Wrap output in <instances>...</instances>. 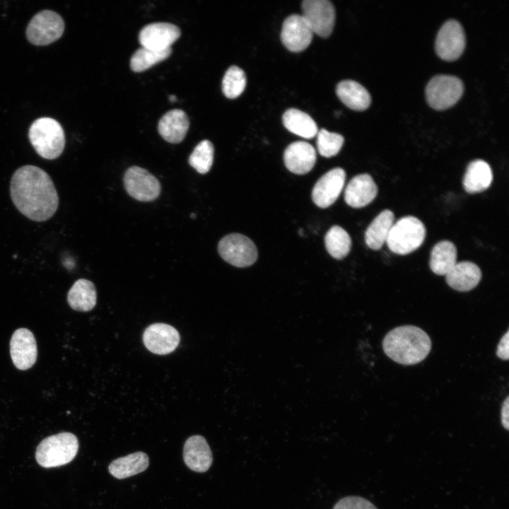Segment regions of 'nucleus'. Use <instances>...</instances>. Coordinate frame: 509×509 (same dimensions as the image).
<instances>
[{"mask_svg": "<svg viewBox=\"0 0 509 509\" xmlns=\"http://www.w3.org/2000/svg\"><path fill=\"white\" fill-rule=\"evenodd\" d=\"M466 45L465 34L461 24L455 20L446 21L439 30L435 49L440 58L452 62L463 53Z\"/></svg>", "mask_w": 509, "mask_h": 509, "instance_id": "nucleus-11", "label": "nucleus"}, {"mask_svg": "<svg viewBox=\"0 0 509 509\" xmlns=\"http://www.w3.org/2000/svg\"><path fill=\"white\" fill-rule=\"evenodd\" d=\"M509 332L508 330L502 337L497 346L496 356L503 360L508 361L509 358Z\"/></svg>", "mask_w": 509, "mask_h": 509, "instance_id": "nucleus-35", "label": "nucleus"}, {"mask_svg": "<svg viewBox=\"0 0 509 509\" xmlns=\"http://www.w3.org/2000/svg\"><path fill=\"white\" fill-rule=\"evenodd\" d=\"M96 289L89 280L80 279L76 281L67 294L69 306L74 310L88 312L96 304Z\"/></svg>", "mask_w": 509, "mask_h": 509, "instance_id": "nucleus-25", "label": "nucleus"}, {"mask_svg": "<svg viewBox=\"0 0 509 509\" xmlns=\"http://www.w3.org/2000/svg\"><path fill=\"white\" fill-rule=\"evenodd\" d=\"M189 126L187 114L182 110L175 109L168 111L160 118L158 131L166 141L178 144L185 139Z\"/></svg>", "mask_w": 509, "mask_h": 509, "instance_id": "nucleus-21", "label": "nucleus"}, {"mask_svg": "<svg viewBox=\"0 0 509 509\" xmlns=\"http://www.w3.org/2000/svg\"><path fill=\"white\" fill-rule=\"evenodd\" d=\"M457 251L454 243L449 240L438 242L433 247L429 265L432 271L440 276H445L456 264Z\"/></svg>", "mask_w": 509, "mask_h": 509, "instance_id": "nucleus-27", "label": "nucleus"}, {"mask_svg": "<svg viewBox=\"0 0 509 509\" xmlns=\"http://www.w3.org/2000/svg\"><path fill=\"white\" fill-rule=\"evenodd\" d=\"M394 223V215L389 209L381 211L370 223L365 233V242L368 247L380 250L386 243L390 230Z\"/></svg>", "mask_w": 509, "mask_h": 509, "instance_id": "nucleus-24", "label": "nucleus"}, {"mask_svg": "<svg viewBox=\"0 0 509 509\" xmlns=\"http://www.w3.org/2000/svg\"><path fill=\"white\" fill-rule=\"evenodd\" d=\"M336 94L346 106L356 111L366 110L371 103L368 91L353 80L340 81L336 87Z\"/></svg>", "mask_w": 509, "mask_h": 509, "instance_id": "nucleus-22", "label": "nucleus"}, {"mask_svg": "<svg viewBox=\"0 0 509 509\" xmlns=\"http://www.w3.org/2000/svg\"><path fill=\"white\" fill-rule=\"evenodd\" d=\"M327 251L334 258L341 259L347 256L351 248V239L341 226H333L324 236Z\"/></svg>", "mask_w": 509, "mask_h": 509, "instance_id": "nucleus-29", "label": "nucleus"}, {"mask_svg": "<svg viewBox=\"0 0 509 509\" xmlns=\"http://www.w3.org/2000/svg\"><path fill=\"white\" fill-rule=\"evenodd\" d=\"M302 16L313 34L327 38L332 34L336 18L335 8L329 0H304L301 4Z\"/></svg>", "mask_w": 509, "mask_h": 509, "instance_id": "nucleus-10", "label": "nucleus"}, {"mask_svg": "<svg viewBox=\"0 0 509 509\" xmlns=\"http://www.w3.org/2000/svg\"><path fill=\"white\" fill-rule=\"evenodd\" d=\"M181 35L180 28L170 23H153L144 26L139 35L141 47L154 50L171 47Z\"/></svg>", "mask_w": 509, "mask_h": 509, "instance_id": "nucleus-15", "label": "nucleus"}, {"mask_svg": "<svg viewBox=\"0 0 509 509\" xmlns=\"http://www.w3.org/2000/svg\"><path fill=\"white\" fill-rule=\"evenodd\" d=\"M317 160L314 147L308 142L298 141L288 145L283 153L286 168L297 175H304L314 167Z\"/></svg>", "mask_w": 509, "mask_h": 509, "instance_id": "nucleus-17", "label": "nucleus"}, {"mask_svg": "<svg viewBox=\"0 0 509 509\" xmlns=\"http://www.w3.org/2000/svg\"><path fill=\"white\" fill-rule=\"evenodd\" d=\"M283 126L289 131L305 139H312L318 132V127L313 119L307 113L290 108L282 116Z\"/></svg>", "mask_w": 509, "mask_h": 509, "instance_id": "nucleus-28", "label": "nucleus"}, {"mask_svg": "<svg viewBox=\"0 0 509 509\" xmlns=\"http://www.w3.org/2000/svg\"><path fill=\"white\" fill-rule=\"evenodd\" d=\"M76 436L69 432L59 433L43 439L35 452L37 462L51 468L66 464L74 460L78 450Z\"/></svg>", "mask_w": 509, "mask_h": 509, "instance_id": "nucleus-4", "label": "nucleus"}, {"mask_svg": "<svg viewBox=\"0 0 509 509\" xmlns=\"http://www.w3.org/2000/svg\"><path fill=\"white\" fill-rule=\"evenodd\" d=\"M346 180V172L335 168L324 174L315 183L312 191L313 202L320 208L330 206L341 194Z\"/></svg>", "mask_w": 509, "mask_h": 509, "instance_id": "nucleus-12", "label": "nucleus"}, {"mask_svg": "<svg viewBox=\"0 0 509 509\" xmlns=\"http://www.w3.org/2000/svg\"><path fill=\"white\" fill-rule=\"evenodd\" d=\"M480 268L472 262H457L445 275V281L452 289L467 292L474 288L481 279Z\"/></svg>", "mask_w": 509, "mask_h": 509, "instance_id": "nucleus-20", "label": "nucleus"}, {"mask_svg": "<svg viewBox=\"0 0 509 509\" xmlns=\"http://www.w3.org/2000/svg\"><path fill=\"white\" fill-rule=\"evenodd\" d=\"M123 182L127 194L139 201H154L159 197L161 190L158 180L139 166H131L126 170Z\"/></svg>", "mask_w": 509, "mask_h": 509, "instance_id": "nucleus-9", "label": "nucleus"}, {"mask_svg": "<svg viewBox=\"0 0 509 509\" xmlns=\"http://www.w3.org/2000/svg\"><path fill=\"white\" fill-rule=\"evenodd\" d=\"M10 353L13 365L19 370H28L35 364L37 349L30 330L19 328L13 332L10 341Z\"/></svg>", "mask_w": 509, "mask_h": 509, "instance_id": "nucleus-14", "label": "nucleus"}, {"mask_svg": "<svg viewBox=\"0 0 509 509\" xmlns=\"http://www.w3.org/2000/svg\"><path fill=\"white\" fill-rule=\"evenodd\" d=\"M426 233V230L421 221L412 216H404L393 223L386 244L392 252L407 255L422 245Z\"/></svg>", "mask_w": 509, "mask_h": 509, "instance_id": "nucleus-5", "label": "nucleus"}, {"mask_svg": "<svg viewBox=\"0 0 509 509\" xmlns=\"http://www.w3.org/2000/svg\"><path fill=\"white\" fill-rule=\"evenodd\" d=\"M333 509H378L371 502L360 496H346L340 499Z\"/></svg>", "mask_w": 509, "mask_h": 509, "instance_id": "nucleus-34", "label": "nucleus"}, {"mask_svg": "<svg viewBox=\"0 0 509 509\" xmlns=\"http://www.w3.org/2000/svg\"><path fill=\"white\" fill-rule=\"evenodd\" d=\"M493 180V172L488 163L477 159L469 163L463 177V187L469 194L488 189Z\"/></svg>", "mask_w": 509, "mask_h": 509, "instance_id": "nucleus-23", "label": "nucleus"}, {"mask_svg": "<svg viewBox=\"0 0 509 509\" xmlns=\"http://www.w3.org/2000/svg\"><path fill=\"white\" fill-rule=\"evenodd\" d=\"M180 334L173 327L155 323L148 327L143 334L145 346L152 353L165 355L172 352L180 342Z\"/></svg>", "mask_w": 509, "mask_h": 509, "instance_id": "nucleus-16", "label": "nucleus"}, {"mask_svg": "<svg viewBox=\"0 0 509 509\" xmlns=\"http://www.w3.org/2000/svg\"><path fill=\"white\" fill-rule=\"evenodd\" d=\"M378 191V186L369 174H359L347 184L344 189V201L353 208H362L374 200Z\"/></svg>", "mask_w": 509, "mask_h": 509, "instance_id": "nucleus-18", "label": "nucleus"}, {"mask_svg": "<svg viewBox=\"0 0 509 509\" xmlns=\"http://www.w3.org/2000/svg\"><path fill=\"white\" fill-rule=\"evenodd\" d=\"M183 459L192 471L206 472L211 466L213 456L206 439L199 435L189 437L184 445Z\"/></svg>", "mask_w": 509, "mask_h": 509, "instance_id": "nucleus-19", "label": "nucleus"}, {"mask_svg": "<svg viewBox=\"0 0 509 509\" xmlns=\"http://www.w3.org/2000/svg\"><path fill=\"white\" fill-rule=\"evenodd\" d=\"M463 91L464 85L459 78L451 75H437L428 83L426 98L432 108L444 110L456 104Z\"/></svg>", "mask_w": 509, "mask_h": 509, "instance_id": "nucleus-6", "label": "nucleus"}, {"mask_svg": "<svg viewBox=\"0 0 509 509\" xmlns=\"http://www.w3.org/2000/svg\"><path fill=\"white\" fill-rule=\"evenodd\" d=\"M509 397H507L503 402L501 411V420L503 426L506 429H509Z\"/></svg>", "mask_w": 509, "mask_h": 509, "instance_id": "nucleus-36", "label": "nucleus"}, {"mask_svg": "<svg viewBox=\"0 0 509 509\" xmlns=\"http://www.w3.org/2000/svg\"><path fill=\"white\" fill-rule=\"evenodd\" d=\"M64 21L57 13L43 10L37 13L30 21L27 29L28 40L35 45H47L62 37Z\"/></svg>", "mask_w": 509, "mask_h": 509, "instance_id": "nucleus-7", "label": "nucleus"}, {"mask_svg": "<svg viewBox=\"0 0 509 509\" xmlns=\"http://www.w3.org/2000/svg\"><path fill=\"white\" fill-rule=\"evenodd\" d=\"M171 53V47L164 50H154L141 47L132 54L130 59V67L134 72L144 71L168 59Z\"/></svg>", "mask_w": 509, "mask_h": 509, "instance_id": "nucleus-30", "label": "nucleus"}, {"mask_svg": "<svg viewBox=\"0 0 509 509\" xmlns=\"http://www.w3.org/2000/svg\"><path fill=\"white\" fill-rule=\"evenodd\" d=\"M431 340L422 329L402 325L390 330L382 340L385 353L394 362L411 365L423 361L431 349Z\"/></svg>", "mask_w": 509, "mask_h": 509, "instance_id": "nucleus-2", "label": "nucleus"}, {"mask_svg": "<svg viewBox=\"0 0 509 509\" xmlns=\"http://www.w3.org/2000/svg\"><path fill=\"white\" fill-rule=\"evenodd\" d=\"M344 142V137L337 133L330 132L322 128L317 134V147L320 154L331 158L340 151Z\"/></svg>", "mask_w": 509, "mask_h": 509, "instance_id": "nucleus-33", "label": "nucleus"}, {"mask_svg": "<svg viewBox=\"0 0 509 509\" xmlns=\"http://www.w3.org/2000/svg\"><path fill=\"white\" fill-rule=\"evenodd\" d=\"M10 194L16 209L37 222L52 218L59 206V196L50 176L32 165H23L14 172Z\"/></svg>", "mask_w": 509, "mask_h": 509, "instance_id": "nucleus-1", "label": "nucleus"}, {"mask_svg": "<svg viewBox=\"0 0 509 509\" xmlns=\"http://www.w3.org/2000/svg\"><path fill=\"white\" fill-rule=\"evenodd\" d=\"M246 86V76L242 69L231 66L226 71L222 80V91L230 99L239 97Z\"/></svg>", "mask_w": 509, "mask_h": 509, "instance_id": "nucleus-32", "label": "nucleus"}, {"mask_svg": "<svg viewBox=\"0 0 509 509\" xmlns=\"http://www.w3.org/2000/svg\"><path fill=\"white\" fill-rule=\"evenodd\" d=\"M169 100H170L171 102H173V101H175V100H177V98H176V96H175V95H170V96H169Z\"/></svg>", "mask_w": 509, "mask_h": 509, "instance_id": "nucleus-37", "label": "nucleus"}, {"mask_svg": "<svg viewBox=\"0 0 509 509\" xmlns=\"http://www.w3.org/2000/svg\"><path fill=\"white\" fill-rule=\"evenodd\" d=\"M313 33L300 15L292 14L283 21L281 40L284 47L292 52L305 50L311 43Z\"/></svg>", "mask_w": 509, "mask_h": 509, "instance_id": "nucleus-13", "label": "nucleus"}, {"mask_svg": "<svg viewBox=\"0 0 509 509\" xmlns=\"http://www.w3.org/2000/svg\"><path fill=\"white\" fill-rule=\"evenodd\" d=\"M218 251L223 260L237 267L251 266L258 255L255 243L240 233H230L222 238L218 245Z\"/></svg>", "mask_w": 509, "mask_h": 509, "instance_id": "nucleus-8", "label": "nucleus"}, {"mask_svg": "<svg viewBox=\"0 0 509 509\" xmlns=\"http://www.w3.org/2000/svg\"><path fill=\"white\" fill-rule=\"evenodd\" d=\"M148 464V455L143 452H136L113 460L108 470L114 477L122 479L145 471Z\"/></svg>", "mask_w": 509, "mask_h": 509, "instance_id": "nucleus-26", "label": "nucleus"}, {"mask_svg": "<svg viewBox=\"0 0 509 509\" xmlns=\"http://www.w3.org/2000/svg\"><path fill=\"white\" fill-rule=\"evenodd\" d=\"M214 148L209 140L199 142L190 154L188 163L200 174L207 173L213 162Z\"/></svg>", "mask_w": 509, "mask_h": 509, "instance_id": "nucleus-31", "label": "nucleus"}, {"mask_svg": "<svg viewBox=\"0 0 509 509\" xmlns=\"http://www.w3.org/2000/svg\"><path fill=\"white\" fill-rule=\"evenodd\" d=\"M28 137L37 153L47 160L57 158L65 146L62 127L50 117H40L35 120L30 127Z\"/></svg>", "mask_w": 509, "mask_h": 509, "instance_id": "nucleus-3", "label": "nucleus"}]
</instances>
